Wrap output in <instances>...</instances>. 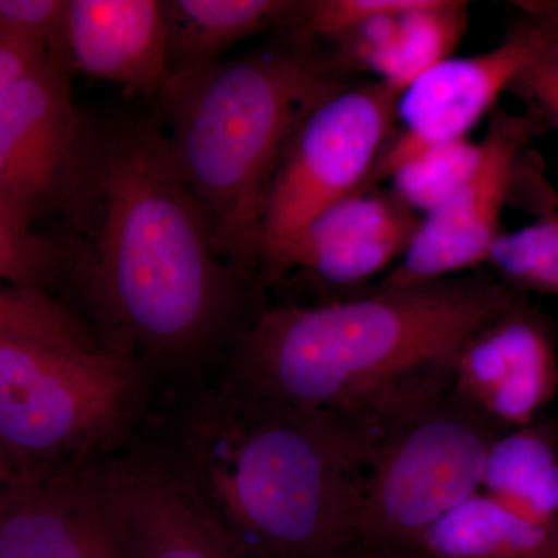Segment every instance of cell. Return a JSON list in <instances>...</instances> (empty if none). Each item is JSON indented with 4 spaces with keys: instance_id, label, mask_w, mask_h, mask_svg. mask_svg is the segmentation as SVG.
I'll use <instances>...</instances> for the list:
<instances>
[{
    "instance_id": "obj_2",
    "label": "cell",
    "mask_w": 558,
    "mask_h": 558,
    "mask_svg": "<svg viewBox=\"0 0 558 558\" xmlns=\"http://www.w3.org/2000/svg\"><path fill=\"white\" fill-rule=\"evenodd\" d=\"M517 306L497 282L442 278L323 306L275 307L241 333L230 387L371 432L453 388L465 341Z\"/></svg>"
},
{
    "instance_id": "obj_7",
    "label": "cell",
    "mask_w": 558,
    "mask_h": 558,
    "mask_svg": "<svg viewBox=\"0 0 558 558\" xmlns=\"http://www.w3.org/2000/svg\"><path fill=\"white\" fill-rule=\"evenodd\" d=\"M400 94L384 81L347 86L304 119L267 197L260 256L267 270L315 216L371 189V175L398 120Z\"/></svg>"
},
{
    "instance_id": "obj_14",
    "label": "cell",
    "mask_w": 558,
    "mask_h": 558,
    "mask_svg": "<svg viewBox=\"0 0 558 558\" xmlns=\"http://www.w3.org/2000/svg\"><path fill=\"white\" fill-rule=\"evenodd\" d=\"M558 385L548 332L519 306L465 341L453 366V389L502 425H526Z\"/></svg>"
},
{
    "instance_id": "obj_23",
    "label": "cell",
    "mask_w": 558,
    "mask_h": 558,
    "mask_svg": "<svg viewBox=\"0 0 558 558\" xmlns=\"http://www.w3.org/2000/svg\"><path fill=\"white\" fill-rule=\"evenodd\" d=\"M61 259V250L53 242L0 211V284L39 290Z\"/></svg>"
},
{
    "instance_id": "obj_9",
    "label": "cell",
    "mask_w": 558,
    "mask_h": 558,
    "mask_svg": "<svg viewBox=\"0 0 558 558\" xmlns=\"http://www.w3.org/2000/svg\"><path fill=\"white\" fill-rule=\"evenodd\" d=\"M537 117L495 108L481 140L478 167L446 204L421 219L399 266L371 290L402 289L449 278L488 259L501 236V211L523 146L539 130Z\"/></svg>"
},
{
    "instance_id": "obj_28",
    "label": "cell",
    "mask_w": 558,
    "mask_h": 558,
    "mask_svg": "<svg viewBox=\"0 0 558 558\" xmlns=\"http://www.w3.org/2000/svg\"><path fill=\"white\" fill-rule=\"evenodd\" d=\"M11 488L0 487V510L5 506L7 499L10 497Z\"/></svg>"
},
{
    "instance_id": "obj_16",
    "label": "cell",
    "mask_w": 558,
    "mask_h": 558,
    "mask_svg": "<svg viewBox=\"0 0 558 558\" xmlns=\"http://www.w3.org/2000/svg\"><path fill=\"white\" fill-rule=\"evenodd\" d=\"M290 0H163L168 75L218 62L241 40L288 27Z\"/></svg>"
},
{
    "instance_id": "obj_12",
    "label": "cell",
    "mask_w": 558,
    "mask_h": 558,
    "mask_svg": "<svg viewBox=\"0 0 558 558\" xmlns=\"http://www.w3.org/2000/svg\"><path fill=\"white\" fill-rule=\"evenodd\" d=\"M374 189L352 194L310 220L281 250L270 274L300 267L332 284H355L405 255L422 218L392 193Z\"/></svg>"
},
{
    "instance_id": "obj_18",
    "label": "cell",
    "mask_w": 558,
    "mask_h": 558,
    "mask_svg": "<svg viewBox=\"0 0 558 558\" xmlns=\"http://www.w3.org/2000/svg\"><path fill=\"white\" fill-rule=\"evenodd\" d=\"M468 2L417 0L389 21L365 72L403 92L427 70L451 57L468 31Z\"/></svg>"
},
{
    "instance_id": "obj_3",
    "label": "cell",
    "mask_w": 558,
    "mask_h": 558,
    "mask_svg": "<svg viewBox=\"0 0 558 558\" xmlns=\"http://www.w3.org/2000/svg\"><path fill=\"white\" fill-rule=\"evenodd\" d=\"M182 478L245 558H341L357 539L369 438L227 387L182 432Z\"/></svg>"
},
{
    "instance_id": "obj_6",
    "label": "cell",
    "mask_w": 558,
    "mask_h": 558,
    "mask_svg": "<svg viewBox=\"0 0 558 558\" xmlns=\"http://www.w3.org/2000/svg\"><path fill=\"white\" fill-rule=\"evenodd\" d=\"M134 360L0 339V447L21 480L64 472L126 416Z\"/></svg>"
},
{
    "instance_id": "obj_19",
    "label": "cell",
    "mask_w": 558,
    "mask_h": 558,
    "mask_svg": "<svg viewBox=\"0 0 558 558\" xmlns=\"http://www.w3.org/2000/svg\"><path fill=\"white\" fill-rule=\"evenodd\" d=\"M484 495L521 519L558 526V457L534 429L502 433L488 451Z\"/></svg>"
},
{
    "instance_id": "obj_26",
    "label": "cell",
    "mask_w": 558,
    "mask_h": 558,
    "mask_svg": "<svg viewBox=\"0 0 558 558\" xmlns=\"http://www.w3.org/2000/svg\"><path fill=\"white\" fill-rule=\"evenodd\" d=\"M341 558H435L416 545L355 539Z\"/></svg>"
},
{
    "instance_id": "obj_4",
    "label": "cell",
    "mask_w": 558,
    "mask_h": 558,
    "mask_svg": "<svg viewBox=\"0 0 558 558\" xmlns=\"http://www.w3.org/2000/svg\"><path fill=\"white\" fill-rule=\"evenodd\" d=\"M343 87L325 54L289 36L163 81L156 119L220 258L260 263L267 197L290 140Z\"/></svg>"
},
{
    "instance_id": "obj_27",
    "label": "cell",
    "mask_w": 558,
    "mask_h": 558,
    "mask_svg": "<svg viewBox=\"0 0 558 558\" xmlns=\"http://www.w3.org/2000/svg\"><path fill=\"white\" fill-rule=\"evenodd\" d=\"M17 483H20V476H17L16 469L0 447V487L13 488Z\"/></svg>"
},
{
    "instance_id": "obj_15",
    "label": "cell",
    "mask_w": 558,
    "mask_h": 558,
    "mask_svg": "<svg viewBox=\"0 0 558 558\" xmlns=\"http://www.w3.org/2000/svg\"><path fill=\"white\" fill-rule=\"evenodd\" d=\"M58 60L156 97L168 76L163 0H68Z\"/></svg>"
},
{
    "instance_id": "obj_25",
    "label": "cell",
    "mask_w": 558,
    "mask_h": 558,
    "mask_svg": "<svg viewBox=\"0 0 558 558\" xmlns=\"http://www.w3.org/2000/svg\"><path fill=\"white\" fill-rule=\"evenodd\" d=\"M50 54L49 51L36 47L0 40V90L9 86L11 81L27 72L36 62Z\"/></svg>"
},
{
    "instance_id": "obj_22",
    "label": "cell",
    "mask_w": 558,
    "mask_h": 558,
    "mask_svg": "<svg viewBox=\"0 0 558 558\" xmlns=\"http://www.w3.org/2000/svg\"><path fill=\"white\" fill-rule=\"evenodd\" d=\"M487 260L512 284L558 295V215L502 233Z\"/></svg>"
},
{
    "instance_id": "obj_11",
    "label": "cell",
    "mask_w": 558,
    "mask_h": 558,
    "mask_svg": "<svg viewBox=\"0 0 558 558\" xmlns=\"http://www.w3.org/2000/svg\"><path fill=\"white\" fill-rule=\"evenodd\" d=\"M90 475L126 558H245L179 472L119 461Z\"/></svg>"
},
{
    "instance_id": "obj_13",
    "label": "cell",
    "mask_w": 558,
    "mask_h": 558,
    "mask_svg": "<svg viewBox=\"0 0 558 558\" xmlns=\"http://www.w3.org/2000/svg\"><path fill=\"white\" fill-rule=\"evenodd\" d=\"M0 558H126L90 472L21 480L0 510Z\"/></svg>"
},
{
    "instance_id": "obj_5",
    "label": "cell",
    "mask_w": 558,
    "mask_h": 558,
    "mask_svg": "<svg viewBox=\"0 0 558 558\" xmlns=\"http://www.w3.org/2000/svg\"><path fill=\"white\" fill-rule=\"evenodd\" d=\"M499 422L453 388L369 433L357 539L416 543L483 488Z\"/></svg>"
},
{
    "instance_id": "obj_10",
    "label": "cell",
    "mask_w": 558,
    "mask_h": 558,
    "mask_svg": "<svg viewBox=\"0 0 558 558\" xmlns=\"http://www.w3.org/2000/svg\"><path fill=\"white\" fill-rule=\"evenodd\" d=\"M532 47L531 20L521 21L501 46L473 57L447 58L400 94L398 119L403 132L389 140L371 186L424 149L465 138L509 90Z\"/></svg>"
},
{
    "instance_id": "obj_8",
    "label": "cell",
    "mask_w": 558,
    "mask_h": 558,
    "mask_svg": "<svg viewBox=\"0 0 558 558\" xmlns=\"http://www.w3.org/2000/svg\"><path fill=\"white\" fill-rule=\"evenodd\" d=\"M68 72L47 54L0 90V211L28 229L60 211L75 170L86 117Z\"/></svg>"
},
{
    "instance_id": "obj_24",
    "label": "cell",
    "mask_w": 558,
    "mask_h": 558,
    "mask_svg": "<svg viewBox=\"0 0 558 558\" xmlns=\"http://www.w3.org/2000/svg\"><path fill=\"white\" fill-rule=\"evenodd\" d=\"M68 0H0V40L58 58Z\"/></svg>"
},
{
    "instance_id": "obj_21",
    "label": "cell",
    "mask_w": 558,
    "mask_h": 558,
    "mask_svg": "<svg viewBox=\"0 0 558 558\" xmlns=\"http://www.w3.org/2000/svg\"><path fill=\"white\" fill-rule=\"evenodd\" d=\"M0 339L61 351H98L89 330L72 312L39 290L0 284Z\"/></svg>"
},
{
    "instance_id": "obj_1",
    "label": "cell",
    "mask_w": 558,
    "mask_h": 558,
    "mask_svg": "<svg viewBox=\"0 0 558 558\" xmlns=\"http://www.w3.org/2000/svg\"><path fill=\"white\" fill-rule=\"evenodd\" d=\"M60 215L65 256L113 354H194L236 311L240 282L154 119H86Z\"/></svg>"
},
{
    "instance_id": "obj_20",
    "label": "cell",
    "mask_w": 558,
    "mask_h": 558,
    "mask_svg": "<svg viewBox=\"0 0 558 558\" xmlns=\"http://www.w3.org/2000/svg\"><path fill=\"white\" fill-rule=\"evenodd\" d=\"M481 143L468 137L439 143L403 161L389 179L392 196L411 211H435L453 196L478 167Z\"/></svg>"
},
{
    "instance_id": "obj_17",
    "label": "cell",
    "mask_w": 558,
    "mask_h": 558,
    "mask_svg": "<svg viewBox=\"0 0 558 558\" xmlns=\"http://www.w3.org/2000/svg\"><path fill=\"white\" fill-rule=\"evenodd\" d=\"M410 545L435 558H558V526L531 523L476 494Z\"/></svg>"
}]
</instances>
